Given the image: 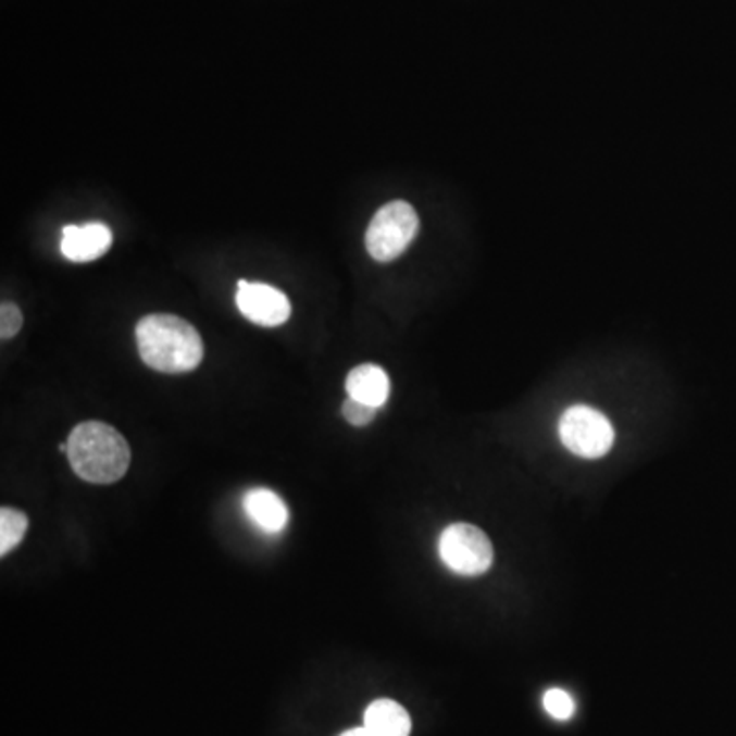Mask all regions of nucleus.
I'll return each instance as SVG.
<instances>
[{
	"mask_svg": "<svg viewBox=\"0 0 736 736\" xmlns=\"http://www.w3.org/2000/svg\"><path fill=\"white\" fill-rule=\"evenodd\" d=\"M136 338L141 360L150 369L169 375L195 371L205 352L201 334L189 322L169 313L139 320Z\"/></svg>",
	"mask_w": 736,
	"mask_h": 736,
	"instance_id": "nucleus-1",
	"label": "nucleus"
},
{
	"mask_svg": "<svg viewBox=\"0 0 736 736\" xmlns=\"http://www.w3.org/2000/svg\"><path fill=\"white\" fill-rule=\"evenodd\" d=\"M66 457L72 471L95 485H111L123 479L132 463L127 440L103 422H83L72 429Z\"/></svg>",
	"mask_w": 736,
	"mask_h": 736,
	"instance_id": "nucleus-2",
	"label": "nucleus"
},
{
	"mask_svg": "<svg viewBox=\"0 0 736 736\" xmlns=\"http://www.w3.org/2000/svg\"><path fill=\"white\" fill-rule=\"evenodd\" d=\"M420 232L415 209L406 201H391L381 207L366 229V250L377 262H391L401 257Z\"/></svg>",
	"mask_w": 736,
	"mask_h": 736,
	"instance_id": "nucleus-3",
	"label": "nucleus"
},
{
	"mask_svg": "<svg viewBox=\"0 0 736 736\" xmlns=\"http://www.w3.org/2000/svg\"><path fill=\"white\" fill-rule=\"evenodd\" d=\"M438 554L452 573L477 577L494 565V545L485 532L473 524H450L440 534Z\"/></svg>",
	"mask_w": 736,
	"mask_h": 736,
	"instance_id": "nucleus-4",
	"label": "nucleus"
},
{
	"mask_svg": "<svg viewBox=\"0 0 736 736\" xmlns=\"http://www.w3.org/2000/svg\"><path fill=\"white\" fill-rule=\"evenodd\" d=\"M559 436L566 450L582 459H601L614 446L610 420L589 406H573L559 420Z\"/></svg>",
	"mask_w": 736,
	"mask_h": 736,
	"instance_id": "nucleus-5",
	"label": "nucleus"
},
{
	"mask_svg": "<svg viewBox=\"0 0 736 736\" xmlns=\"http://www.w3.org/2000/svg\"><path fill=\"white\" fill-rule=\"evenodd\" d=\"M236 303L241 315L258 326L276 327L291 317L289 297L271 285L240 280Z\"/></svg>",
	"mask_w": 736,
	"mask_h": 736,
	"instance_id": "nucleus-6",
	"label": "nucleus"
},
{
	"mask_svg": "<svg viewBox=\"0 0 736 736\" xmlns=\"http://www.w3.org/2000/svg\"><path fill=\"white\" fill-rule=\"evenodd\" d=\"M113 241L111 229L103 223L66 225L62 232V254L72 262H90L109 252Z\"/></svg>",
	"mask_w": 736,
	"mask_h": 736,
	"instance_id": "nucleus-7",
	"label": "nucleus"
},
{
	"mask_svg": "<svg viewBox=\"0 0 736 736\" xmlns=\"http://www.w3.org/2000/svg\"><path fill=\"white\" fill-rule=\"evenodd\" d=\"M244 512L260 531L278 534L287 528L289 510L271 489H252L244 496Z\"/></svg>",
	"mask_w": 736,
	"mask_h": 736,
	"instance_id": "nucleus-8",
	"label": "nucleus"
},
{
	"mask_svg": "<svg viewBox=\"0 0 736 736\" xmlns=\"http://www.w3.org/2000/svg\"><path fill=\"white\" fill-rule=\"evenodd\" d=\"M346 391L348 397L378 410L389 399L391 383L387 373L377 364H360L357 369H352L346 378Z\"/></svg>",
	"mask_w": 736,
	"mask_h": 736,
	"instance_id": "nucleus-9",
	"label": "nucleus"
},
{
	"mask_svg": "<svg viewBox=\"0 0 736 736\" xmlns=\"http://www.w3.org/2000/svg\"><path fill=\"white\" fill-rule=\"evenodd\" d=\"M364 726L373 736H410L408 710L394 700H377L364 712Z\"/></svg>",
	"mask_w": 736,
	"mask_h": 736,
	"instance_id": "nucleus-10",
	"label": "nucleus"
},
{
	"mask_svg": "<svg viewBox=\"0 0 736 736\" xmlns=\"http://www.w3.org/2000/svg\"><path fill=\"white\" fill-rule=\"evenodd\" d=\"M29 528V520L15 508L0 510V554L7 557L23 540Z\"/></svg>",
	"mask_w": 736,
	"mask_h": 736,
	"instance_id": "nucleus-11",
	"label": "nucleus"
},
{
	"mask_svg": "<svg viewBox=\"0 0 736 736\" xmlns=\"http://www.w3.org/2000/svg\"><path fill=\"white\" fill-rule=\"evenodd\" d=\"M542 706H545L548 716H552L554 720H569L575 714V702H573L571 694L565 689H559V687L548 689L545 698H542Z\"/></svg>",
	"mask_w": 736,
	"mask_h": 736,
	"instance_id": "nucleus-12",
	"label": "nucleus"
},
{
	"mask_svg": "<svg viewBox=\"0 0 736 736\" xmlns=\"http://www.w3.org/2000/svg\"><path fill=\"white\" fill-rule=\"evenodd\" d=\"M342 415L346 417V422L352 424V426H366V424H371L375 420L377 408H371V406H366L362 401L348 397L344 401Z\"/></svg>",
	"mask_w": 736,
	"mask_h": 736,
	"instance_id": "nucleus-13",
	"label": "nucleus"
},
{
	"mask_svg": "<svg viewBox=\"0 0 736 736\" xmlns=\"http://www.w3.org/2000/svg\"><path fill=\"white\" fill-rule=\"evenodd\" d=\"M21 326H23L21 309L15 303H2V308H0V336H2V340L17 336Z\"/></svg>",
	"mask_w": 736,
	"mask_h": 736,
	"instance_id": "nucleus-14",
	"label": "nucleus"
},
{
	"mask_svg": "<svg viewBox=\"0 0 736 736\" xmlns=\"http://www.w3.org/2000/svg\"><path fill=\"white\" fill-rule=\"evenodd\" d=\"M340 736H373L369 731H366V726H360V728H350V731H346L344 735Z\"/></svg>",
	"mask_w": 736,
	"mask_h": 736,
	"instance_id": "nucleus-15",
	"label": "nucleus"
}]
</instances>
